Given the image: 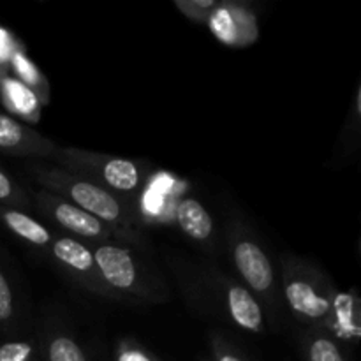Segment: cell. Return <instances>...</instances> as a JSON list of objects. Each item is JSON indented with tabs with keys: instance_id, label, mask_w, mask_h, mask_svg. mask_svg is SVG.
<instances>
[{
	"instance_id": "obj_1",
	"label": "cell",
	"mask_w": 361,
	"mask_h": 361,
	"mask_svg": "<svg viewBox=\"0 0 361 361\" xmlns=\"http://www.w3.org/2000/svg\"><path fill=\"white\" fill-rule=\"evenodd\" d=\"M30 175L41 185V189L71 201L111 228L116 238L122 242L137 243L141 240L140 212L130 200L115 196L109 190L56 166H30Z\"/></svg>"
},
{
	"instance_id": "obj_2",
	"label": "cell",
	"mask_w": 361,
	"mask_h": 361,
	"mask_svg": "<svg viewBox=\"0 0 361 361\" xmlns=\"http://www.w3.org/2000/svg\"><path fill=\"white\" fill-rule=\"evenodd\" d=\"M281 298L298 323L307 328H321L334 303V282L309 261L293 254L281 259Z\"/></svg>"
},
{
	"instance_id": "obj_3",
	"label": "cell",
	"mask_w": 361,
	"mask_h": 361,
	"mask_svg": "<svg viewBox=\"0 0 361 361\" xmlns=\"http://www.w3.org/2000/svg\"><path fill=\"white\" fill-rule=\"evenodd\" d=\"M53 161L59 164L56 168L66 169L126 200H133V196L143 190L150 169L143 161L99 154L76 147H59Z\"/></svg>"
},
{
	"instance_id": "obj_4",
	"label": "cell",
	"mask_w": 361,
	"mask_h": 361,
	"mask_svg": "<svg viewBox=\"0 0 361 361\" xmlns=\"http://www.w3.org/2000/svg\"><path fill=\"white\" fill-rule=\"evenodd\" d=\"M228 247L242 284L259 300L261 305L267 307L264 312H268L270 319L275 321L282 298L274 264L267 250L242 224H231L228 231Z\"/></svg>"
},
{
	"instance_id": "obj_5",
	"label": "cell",
	"mask_w": 361,
	"mask_h": 361,
	"mask_svg": "<svg viewBox=\"0 0 361 361\" xmlns=\"http://www.w3.org/2000/svg\"><path fill=\"white\" fill-rule=\"evenodd\" d=\"M99 274L116 300L133 298L141 302H162L166 298L161 286L141 267L137 257L127 247L115 242L90 245Z\"/></svg>"
},
{
	"instance_id": "obj_6",
	"label": "cell",
	"mask_w": 361,
	"mask_h": 361,
	"mask_svg": "<svg viewBox=\"0 0 361 361\" xmlns=\"http://www.w3.org/2000/svg\"><path fill=\"white\" fill-rule=\"evenodd\" d=\"M34 197L39 214L44 215L51 224L62 229L63 235L71 236V238L81 240L88 245L113 242V238H116L111 228L102 224L101 221L78 208L71 201L63 200V197L56 196L49 190H37Z\"/></svg>"
},
{
	"instance_id": "obj_7",
	"label": "cell",
	"mask_w": 361,
	"mask_h": 361,
	"mask_svg": "<svg viewBox=\"0 0 361 361\" xmlns=\"http://www.w3.org/2000/svg\"><path fill=\"white\" fill-rule=\"evenodd\" d=\"M48 254L73 281H76V284L87 289L88 293H94L101 298L116 300L111 289L102 281L88 243L55 233V238L48 247Z\"/></svg>"
},
{
	"instance_id": "obj_8",
	"label": "cell",
	"mask_w": 361,
	"mask_h": 361,
	"mask_svg": "<svg viewBox=\"0 0 361 361\" xmlns=\"http://www.w3.org/2000/svg\"><path fill=\"white\" fill-rule=\"evenodd\" d=\"M207 27L229 48H249L259 39V20L250 4L242 0L217 2Z\"/></svg>"
},
{
	"instance_id": "obj_9",
	"label": "cell",
	"mask_w": 361,
	"mask_h": 361,
	"mask_svg": "<svg viewBox=\"0 0 361 361\" xmlns=\"http://www.w3.org/2000/svg\"><path fill=\"white\" fill-rule=\"evenodd\" d=\"M219 295L224 303L226 314L235 326L254 335L267 331L264 307L242 282L231 277L219 279Z\"/></svg>"
},
{
	"instance_id": "obj_10",
	"label": "cell",
	"mask_w": 361,
	"mask_h": 361,
	"mask_svg": "<svg viewBox=\"0 0 361 361\" xmlns=\"http://www.w3.org/2000/svg\"><path fill=\"white\" fill-rule=\"evenodd\" d=\"M0 152L11 157L53 159L59 147L34 127L0 111Z\"/></svg>"
},
{
	"instance_id": "obj_11",
	"label": "cell",
	"mask_w": 361,
	"mask_h": 361,
	"mask_svg": "<svg viewBox=\"0 0 361 361\" xmlns=\"http://www.w3.org/2000/svg\"><path fill=\"white\" fill-rule=\"evenodd\" d=\"M317 330L326 331L342 348H356L361 338V298L356 289L335 293L334 303Z\"/></svg>"
},
{
	"instance_id": "obj_12",
	"label": "cell",
	"mask_w": 361,
	"mask_h": 361,
	"mask_svg": "<svg viewBox=\"0 0 361 361\" xmlns=\"http://www.w3.org/2000/svg\"><path fill=\"white\" fill-rule=\"evenodd\" d=\"M0 101L7 115L16 120L20 118V122L27 126L39 123L41 120L42 104L37 95L9 73L0 74Z\"/></svg>"
},
{
	"instance_id": "obj_13",
	"label": "cell",
	"mask_w": 361,
	"mask_h": 361,
	"mask_svg": "<svg viewBox=\"0 0 361 361\" xmlns=\"http://www.w3.org/2000/svg\"><path fill=\"white\" fill-rule=\"evenodd\" d=\"M175 221L178 228L197 243H210L214 238V219L196 197H180L175 203Z\"/></svg>"
},
{
	"instance_id": "obj_14",
	"label": "cell",
	"mask_w": 361,
	"mask_h": 361,
	"mask_svg": "<svg viewBox=\"0 0 361 361\" xmlns=\"http://www.w3.org/2000/svg\"><path fill=\"white\" fill-rule=\"evenodd\" d=\"M0 222L13 235H16L18 238L23 240L28 245L37 247V249L48 250L53 238H55V233L49 231L44 224H41L34 217L25 214L23 210H18V208L0 207Z\"/></svg>"
},
{
	"instance_id": "obj_15",
	"label": "cell",
	"mask_w": 361,
	"mask_h": 361,
	"mask_svg": "<svg viewBox=\"0 0 361 361\" xmlns=\"http://www.w3.org/2000/svg\"><path fill=\"white\" fill-rule=\"evenodd\" d=\"M7 71H9L11 76H14L25 87L30 88L37 95L42 106L49 104V101H51V87H49L48 80L42 74V71L27 55L23 46L13 53V56L9 60V66H7Z\"/></svg>"
},
{
	"instance_id": "obj_16",
	"label": "cell",
	"mask_w": 361,
	"mask_h": 361,
	"mask_svg": "<svg viewBox=\"0 0 361 361\" xmlns=\"http://www.w3.org/2000/svg\"><path fill=\"white\" fill-rule=\"evenodd\" d=\"M302 351L305 361H348L345 349L317 328H307L302 335Z\"/></svg>"
},
{
	"instance_id": "obj_17",
	"label": "cell",
	"mask_w": 361,
	"mask_h": 361,
	"mask_svg": "<svg viewBox=\"0 0 361 361\" xmlns=\"http://www.w3.org/2000/svg\"><path fill=\"white\" fill-rule=\"evenodd\" d=\"M42 361H88L83 348L67 334L48 335L41 349Z\"/></svg>"
},
{
	"instance_id": "obj_18",
	"label": "cell",
	"mask_w": 361,
	"mask_h": 361,
	"mask_svg": "<svg viewBox=\"0 0 361 361\" xmlns=\"http://www.w3.org/2000/svg\"><path fill=\"white\" fill-rule=\"evenodd\" d=\"M28 204H30V201H28L25 190L18 185L13 176H9L0 168V207L23 210Z\"/></svg>"
},
{
	"instance_id": "obj_19",
	"label": "cell",
	"mask_w": 361,
	"mask_h": 361,
	"mask_svg": "<svg viewBox=\"0 0 361 361\" xmlns=\"http://www.w3.org/2000/svg\"><path fill=\"white\" fill-rule=\"evenodd\" d=\"M0 361H42V355L28 341H6L0 344Z\"/></svg>"
},
{
	"instance_id": "obj_20",
	"label": "cell",
	"mask_w": 361,
	"mask_h": 361,
	"mask_svg": "<svg viewBox=\"0 0 361 361\" xmlns=\"http://www.w3.org/2000/svg\"><path fill=\"white\" fill-rule=\"evenodd\" d=\"M173 4L187 20L207 27L215 6H217V0H175Z\"/></svg>"
},
{
	"instance_id": "obj_21",
	"label": "cell",
	"mask_w": 361,
	"mask_h": 361,
	"mask_svg": "<svg viewBox=\"0 0 361 361\" xmlns=\"http://www.w3.org/2000/svg\"><path fill=\"white\" fill-rule=\"evenodd\" d=\"M115 361H162L155 353L141 345L134 338H122L116 342Z\"/></svg>"
},
{
	"instance_id": "obj_22",
	"label": "cell",
	"mask_w": 361,
	"mask_h": 361,
	"mask_svg": "<svg viewBox=\"0 0 361 361\" xmlns=\"http://www.w3.org/2000/svg\"><path fill=\"white\" fill-rule=\"evenodd\" d=\"M16 317V307H14V295L11 289L9 279L6 277L0 268V326L11 328Z\"/></svg>"
},
{
	"instance_id": "obj_23",
	"label": "cell",
	"mask_w": 361,
	"mask_h": 361,
	"mask_svg": "<svg viewBox=\"0 0 361 361\" xmlns=\"http://www.w3.org/2000/svg\"><path fill=\"white\" fill-rule=\"evenodd\" d=\"M212 356L214 361H247L222 335H212Z\"/></svg>"
},
{
	"instance_id": "obj_24",
	"label": "cell",
	"mask_w": 361,
	"mask_h": 361,
	"mask_svg": "<svg viewBox=\"0 0 361 361\" xmlns=\"http://www.w3.org/2000/svg\"><path fill=\"white\" fill-rule=\"evenodd\" d=\"M21 41H18L13 34H11L7 28L0 27V74L9 73L7 66H9V60L13 56V53L16 49L21 48Z\"/></svg>"
}]
</instances>
